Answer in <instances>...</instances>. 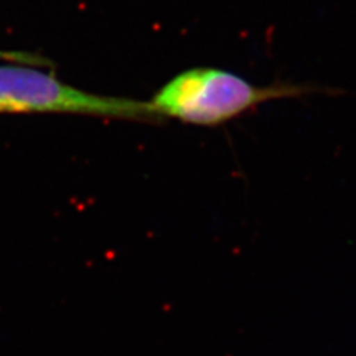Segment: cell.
Instances as JSON below:
<instances>
[{"mask_svg": "<svg viewBox=\"0 0 356 356\" xmlns=\"http://www.w3.org/2000/svg\"><path fill=\"white\" fill-rule=\"evenodd\" d=\"M343 94L341 89L315 83L275 82L257 86L245 77L214 67H197L177 74L149 102L153 113L186 124L217 127L272 99Z\"/></svg>", "mask_w": 356, "mask_h": 356, "instance_id": "1", "label": "cell"}, {"mask_svg": "<svg viewBox=\"0 0 356 356\" xmlns=\"http://www.w3.org/2000/svg\"><path fill=\"white\" fill-rule=\"evenodd\" d=\"M0 113H72L98 118L159 119L149 102L82 91L26 65H0Z\"/></svg>", "mask_w": 356, "mask_h": 356, "instance_id": "2", "label": "cell"}]
</instances>
